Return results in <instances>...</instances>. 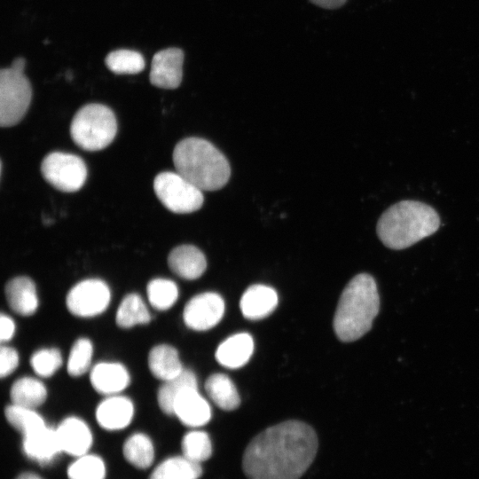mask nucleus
<instances>
[{
  "label": "nucleus",
  "mask_w": 479,
  "mask_h": 479,
  "mask_svg": "<svg viewBox=\"0 0 479 479\" xmlns=\"http://www.w3.org/2000/svg\"><path fill=\"white\" fill-rule=\"evenodd\" d=\"M318 447L315 430L299 420L267 428L247 444L242 468L247 479H299Z\"/></svg>",
  "instance_id": "1"
},
{
  "label": "nucleus",
  "mask_w": 479,
  "mask_h": 479,
  "mask_svg": "<svg viewBox=\"0 0 479 479\" xmlns=\"http://www.w3.org/2000/svg\"><path fill=\"white\" fill-rule=\"evenodd\" d=\"M380 308L374 279L360 273L347 284L340 297L334 318V329L342 342H353L372 327Z\"/></svg>",
  "instance_id": "2"
},
{
  "label": "nucleus",
  "mask_w": 479,
  "mask_h": 479,
  "mask_svg": "<svg viewBox=\"0 0 479 479\" xmlns=\"http://www.w3.org/2000/svg\"><path fill=\"white\" fill-rule=\"evenodd\" d=\"M439 225V216L432 207L417 200H402L381 215L376 230L386 247L403 249L435 233Z\"/></svg>",
  "instance_id": "3"
},
{
  "label": "nucleus",
  "mask_w": 479,
  "mask_h": 479,
  "mask_svg": "<svg viewBox=\"0 0 479 479\" xmlns=\"http://www.w3.org/2000/svg\"><path fill=\"white\" fill-rule=\"evenodd\" d=\"M177 173L203 191L223 188L231 176L225 156L210 142L200 137L179 141L173 151Z\"/></svg>",
  "instance_id": "4"
},
{
  "label": "nucleus",
  "mask_w": 479,
  "mask_h": 479,
  "mask_svg": "<svg viewBox=\"0 0 479 479\" xmlns=\"http://www.w3.org/2000/svg\"><path fill=\"white\" fill-rule=\"evenodd\" d=\"M117 132L114 112L101 104H88L75 114L70 134L74 142L86 151H98L109 145Z\"/></svg>",
  "instance_id": "5"
},
{
  "label": "nucleus",
  "mask_w": 479,
  "mask_h": 479,
  "mask_svg": "<svg viewBox=\"0 0 479 479\" xmlns=\"http://www.w3.org/2000/svg\"><path fill=\"white\" fill-rule=\"evenodd\" d=\"M32 98V89L23 69L14 67L0 71V125L11 127L26 114Z\"/></svg>",
  "instance_id": "6"
},
{
  "label": "nucleus",
  "mask_w": 479,
  "mask_h": 479,
  "mask_svg": "<svg viewBox=\"0 0 479 479\" xmlns=\"http://www.w3.org/2000/svg\"><path fill=\"white\" fill-rule=\"evenodd\" d=\"M153 189L163 206L177 214L197 211L204 201L202 191L177 171L158 174Z\"/></svg>",
  "instance_id": "7"
},
{
  "label": "nucleus",
  "mask_w": 479,
  "mask_h": 479,
  "mask_svg": "<svg viewBox=\"0 0 479 479\" xmlns=\"http://www.w3.org/2000/svg\"><path fill=\"white\" fill-rule=\"evenodd\" d=\"M41 171L50 185L66 192L81 189L87 177V168L82 159L62 152L47 154L42 161Z\"/></svg>",
  "instance_id": "8"
},
{
  "label": "nucleus",
  "mask_w": 479,
  "mask_h": 479,
  "mask_svg": "<svg viewBox=\"0 0 479 479\" xmlns=\"http://www.w3.org/2000/svg\"><path fill=\"white\" fill-rule=\"evenodd\" d=\"M111 292L106 282L98 279H84L68 292L66 303L68 310L80 318L95 317L109 305Z\"/></svg>",
  "instance_id": "9"
},
{
  "label": "nucleus",
  "mask_w": 479,
  "mask_h": 479,
  "mask_svg": "<svg viewBox=\"0 0 479 479\" xmlns=\"http://www.w3.org/2000/svg\"><path fill=\"white\" fill-rule=\"evenodd\" d=\"M224 313V302L216 293L199 294L186 303L183 318L185 324L195 331H205L214 327Z\"/></svg>",
  "instance_id": "10"
},
{
  "label": "nucleus",
  "mask_w": 479,
  "mask_h": 479,
  "mask_svg": "<svg viewBox=\"0 0 479 479\" xmlns=\"http://www.w3.org/2000/svg\"><path fill=\"white\" fill-rule=\"evenodd\" d=\"M184 52L178 48H167L156 52L152 59L150 82L161 89L177 88L183 78Z\"/></svg>",
  "instance_id": "11"
},
{
  "label": "nucleus",
  "mask_w": 479,
  "mask_h": 479,
  "mask_svg": "<svg viewBox=\"0 0 479 479\" xmlns=\"http://www.w3.org/2000/svg\"><path fill=\"white\" fill-rule=\"evenodd\" d=\"M61 451L80 457L87 453L92 444L88 425L77 417H68L56 428Z\"/></svg>",
  "instance_id": "12"
},
{
  "label": "nucleus",
  "mask_w": 479,
  "mask_h": 479,
  "mask_svg": "<svg viewBox=\"0 0 479 479\" xmlns=\"http://www.w3.org/2000/svg\"><path fill=\"white\" fill-rule=\"evenodd\" d=\"M173 414L183 424L197 428L209 421L211 409L207 400L198 391V389H187L177 397L174 403Z\"/></svg>",
  "instance_id": "13"
},
{
  "label": "nucleus",
  "mask_w": 479,
  "mask_h": 479,
  "mask_svg": "<svg viewBox=\"0 0 479 479\" xmlns=\"http://www.w3.org/2000/svg\"><path fill=\"white\" fill-rule=\"evenodd\" d=\"M23 452L33 460L48 464L62 452L56 428L44 426L23 436Z\"/></svg>",
  "instance_id": "14"
},
{
  "label": "nucleus",
  "mask_w": 479,
  "mask_h": 479,
  "mask_svg": "<svg viewBox=\"0 0 479 479\" xmlns=\"http://www.w3.org/2000/svg\"><path fill=\"white\" fill-rule=\"evenodd\" d=\"M134 405L126 397L108 396L97 407L96 419L98 424L107 430H120L132 420Z\"/></svg>",
  "instance_id": "15"
},
{
  "label": "nucleus",
  "mask_w": 479,
  "mask_h": 479,
  "mask_svg": "<svg viewBox=\"0 0 479 479\" xmlns=\"http://www.w3.org/2000/svg\"><path fill=\"white\" fill-rule=\"evenodd\" d=\"M90 383L94 389L106 396L118 395L130 384V374L120 363L97 364L90 371Z\"/></svg>",
  "instance_id": "16"
},
{
  "label": "nucleus",
  "mask_w": 479,
  "mask_h": 479,
  "mask_svg": "<svg viewBox=\"0 0 479 479\" xmlns=\"http://www.w3.org/2000/svg\"><path fill=\"white\" fill-rule=\"evenodd\" d=\"M278 294L265 285L250 286L242 294L240 307L247 319H261L269 316L278 305Z\"/></svg>",
  "instance_id": "17"
},
{
  "label": "nucleus",
  "mask_w": 479,
  "mask_h": 479,
  "mask_svg": "<svg viewBox=\"0 0 479 479\" xmlns=\"http://www.w3.org/2000/svg\"><path fill=\"white\" fill-rule=\"evenodd\" d=\"M168 264L176 275L188 280L200 278L207 268L204 254L192 245L175 247L169 255Z\"/></svg>",
  "instance_id": "18"
},
{
  "label": "nucleus",
  "mask_w": 479,
  "mask_h": 479,
  "mask_svg": "<svg viewBox=\"0 0 479 479\" xmlns=\"http://www.w3.org/2000/svg\"><path fill=\"white\" fill-rule=\"evenodd\" d=\"M5 296L11 309L22 316L34 314L38 307V296L33 280L20 276L9 280L5 286Z\"/></svg>",
  "instance_id": "19"
},
{
  "label": "nucleus",
  "mask_w": 479,
  "mask_h": 479,
  "mask_svg": "<svg viewBox=\"0 0 479 479\" xmlns=\"http://www.w3.org/2000/svg\"><path fill=\"white\" fill-rule=\"evenodd\" d=\"M254 351V341L250 334L239 333L225 339L216 349L217 362L227 368L243 366Z\"/></svg>",
  "instance_id": "20"
},
{
  "label": "nucleus",
  "mask_w": 479,
  "mask_h": 479,
  "mask_svg": "<svg viewBox=\"0 0 479 479\" xmlns=\"http://www.w3.org/2000/svg\"><path fill=\"white\" fill-rule=\"evenodd\" d=\"M148 366L153 375L162 381L172 379L184 371L177 350L168 344L154 346L150 350Z\"/></svg>",
  "instance_id": "21"
},
{
  "label": "nucleus",
  "mask_w": 479,
  "mask_h": 479,
  "mask_svg": "<svg viewBox=\"0 0 479 479\" xmlns=\"http://www.w3.org/2000/svg\"><path fill=\"white\" fill-rule=\"evenodd\" d=\"M205 389L210 399L224 411L234 410L240 405V395L226 374H211L206 381Z\"/></svg>",
  "instance_id": "22"
},
{
  "label": "nucleus",
  "mask_w": 479,
  "mask_h": 479,
  "mask_svg": "<svg viewBox=\"0 0 479 479\" xmlns=\"http://www.w3.org/2000/svg\"><path fill=\"white\" fill-rule=\"evenodd\" d=\"M10 397L13 404L35 409L44 403L47 389L39 380L26 376L13 382Z\"/></svg>",
  "instance_id": "23"
},
{
  "label": "nucleus",
  "mask_w": 479,
  "mask_h": 479,
  "mask_svg": "<svg viewBox=\"0 0 479 479\" xmlns=\"http://www.w3.org/2000/svg\"><path fill=\"white\" fill-rule=\"evenodd\" d=\"M187 389H198L196 376L190 370L184 369L177 376L164 381L157 393V400L161 411L172 415L177 397Z\"/></svg>",
  "instance_id": "24"
},
{
  "label": "nucleus",
  "mask_w": 479,
  "mask_h": 479,
  "mask_svg": "<svg viewBox=\"0 0 479 479\" xmlns=\"http://www.w3.org/2000/svg\"><path fill=\"white\" fill-rule=\"evenodd\" d=\"M202 475L200 463L184 456L171 457L157 466L149 479H198Z\"/></svg>",
  "instance_id": "25"
},
{
  "label": "nucleus",
  "mask_w": 479,
  "mask_h": 479,
  "mask_svg": "<svg viewBox=\"0 0 479 479\" xmlns=\"http://www.w3.org/2000/svg\"><path fill=\"white\" fill-rule=\"evenodd\" d=\"M150 320V312L143 299L137 294H129L122 299L115 316L116 324L122 328L147 324Z\"/></svg>",
  "instance_id": "26"
},
{
  "label": "nucleus",
  "mask_w": 479,
  "mask_h": 479,
  "mask_svg": "<svg viewBox=\"0 0 479 479\" xmlns=\"http://www.w3.org/2000/svg\"><path fill=\"white\" fill-rule=\"evenodd\" d=\"M123 455L128 462L145 469L153 461L154 450L151 439L143 433L131 435L123 444Z\"/></svg>",
  "instance_id": "27"
},
{
  "label": "nucleus",
  "mask_w": 479,
  "mask_h": 479,
  "mask_svg": "<svg viewBox=\"0 0 479 479\" xmlns=\"http://www.w3.org/2000/svg\"><path fill=\"white\" fill-rule=\"evenodd\" d=\"M4 414L7 421L23 436L46 426L43 417L32 408L12 404L5 408Z\"/></svg>",
  "instance_id": "28"
},
{
  "label": "nucleus",
  "mask_w": 479,
  "mask_h": 479,
  "mask_svg": "<svg viewBox=\"0 0 479 479\" xmlns=\"http://www.w3.org/2000/svg\"><path fill=\"white\" fill-rule=\"evenodd\" d=\"M146 294L148 301L153 308L166 310L177 302L178 287L174 281L159 278L148 283Z\"/></svg>",
  "instance_id": "29"
},
{
  "label": "nucleus",
  "mask_w": 479,
  "mask_h": 479,
  "mask_svg": "<svg viewBox=\"0 0 479 479\" xmlns=\"http://www.w3.org/2000/svg\"><path fill=\"white\" fill-rule=\"evenodd\" d=\"M106 67L117 75H134L145 68L143 56L131 50H116L111 51L106 58Z\"/></svg>",
  "instance_id": "30"
},
{
  "label": "nucleus",
  "mask_w": 479,
  "mask_h": 479,
  "mask_svg": "<svg viewBox=\"0 0 479 479\" xmlns=\"http://www.w3.org/2000/svg\"><path fill=\"white\" fill-rule=\"evenodd\" d=\"M183 456L191 461L200 463L212 455V444L207 432L192 430L182 440Z\"/></svg>",
  "instance_id": "31"
},
{
  "label": "nucleus",
  "mask_w": 479,
  "mask_h": 479,
  "mask_svg": "<svg viewBox=\"0 0 479 479\" xmlns=\"http://www.w3.org/2000/svg\"><path fill=\"white\" fill-rule=\"evenodd\" d=\"M67 476L69 479H105L106 467L100 457L86 453L68 467Z\"/></svg>",
  "instance_id": "32"
},
{
  "label": "nucleus",
  "mask_w": 479,
  "mask_h": 479,
  "mask_svg": "<svg viewBox=\"0 0 479 479\" xmlns=\"http://www.w3.org/2000/svg\"><path fill=\"white\" fill-rule=\"evenodd\" d=\"M93 346L89 339L75 341L70 350L67 369L71 376L78 377L86 373L91 364Z\"/></svg>",
  "instance_id": "33"
},
{
  "label": "nucleus",
  "mask_w": 479,
  "mask_h": 479,
  "mask_svg": "<svg viewBox=\"0 0 479 479\" xmlns=\"http://www.w3.org/2000/svg\"><path fill=\"white\" fill-rule=\"evenodd\" d=\"M30 365L37 375L50 377L61 366L62 357L57 349H42L32 355Z\"/></svg>",
  "instance_id": "34"
},
{
  "label": "nucleus",
  "mask_w": 479,
  "mask_h": 479,
  "mask_svg": "<svg viewBox=\"0 0 479 479\" xmlns=\"http://www.w3.org/2000/svg\"><path fill=\"white\" fill-rule=\"evenodd\" d=\"M19 365L18 352L8 346H2L0 350V375L2 378L13 373Z\"/></svg>",
  "instance_id": "35"
},
{
  "label": "nucleus",
  "mask_w": 479,
  "mask_h": 479,
  "mask_svg": "<svg viewBox=\"0 0 479 479\" xmlns=\"http://www.w3.org/2000/svg\"><path fill=\"white\" fill-rule=\"evenodd\" d=\"M1 334L0 339L2 342L10 341L15 333V324L13 320L7 315L2 314L0 318Z\"/></svg>",
  "instance_id": "36"
},
{
  "label": "nucleus",
  "mask_w": 479,
  "mask_h": 479,
  "mask_svg": "<svg viewBox=\"0 0 479 479\" xmlns=\"http://www.w3.org/2000/svg\"><path fill=\"white\" fill-rule=\"evenodd\" d=\"M312 4L326 9H336L342 6L347 0H310Z\"/></svg>",
  "instance_id": "37"
},
{
  "label": "nucleus",
  "mask_w": 479,
  "mask_h": 479,
  "mask_svg": "<svg viewBox=\"0 0 479 479\" xmlns=\"http://www.w3.org/2000/svg\"><path fill=\"white\" fill-rule=\"evenodd\" d=\"M16 479H42L39 475L33 473H23L20 475Z\"/></svg>",
  "instance_id": "38"
}]
</instances>
